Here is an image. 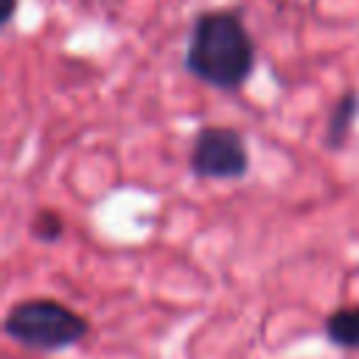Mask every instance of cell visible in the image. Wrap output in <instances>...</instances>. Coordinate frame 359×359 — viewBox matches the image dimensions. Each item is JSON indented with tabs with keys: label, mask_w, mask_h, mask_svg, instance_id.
Returning <instances> with one entry per match:
<instances>
[{
	"label": "cell",
	"mask_w": 359,
	"mask_h": 359,
	"mask_svg": "<svg viewBox=\"0 0 359 359\" xmlns=\"http://www.w3.org/2000/svg\"><path fill=\"white\" fill-rule=\"evenodd\" d=\"M182 65L213 90H238L255 67V45L241 17L230 8L202 11L191 25Z\"/></svg>",
	"instance_id": "cell-1"
},
{
	"label": "cell",
	"mask_w": 359,
	"mask_h": 359,
	"mask_svg": "<svg viewBox=\"0 0 359 359\" xmlns=\"http://www.w3.org/2000/svg\"><path fill=\"white\" fill-rule=\"evenodd\" d=\"M3 328L14 342L31 351H62L90 334V323L81 314L50 297L14 303L6 314Z\"/></svg>",
	"instance_id": "cell-2"
},
{
	"label": "cell",
	"mask_w": 359,
	"mask_h": 359,
	"mask_svg": "<svg viewBox=\"0 0 359 359\" xmlns=\"http://www.w3.org/2000/svg\"><path fill=\"white\" fill-rule=\"evenodd\" d=\"M188 163L196 180H241L250 171L247 143L230 126L199 129Z\"/></svg>",
	"instance_id": "cell-3"
},
{
	"label": "cell",
	"mask_w": 359,
	"mask_h": 359,
	"mask_svg": "<svg viewBox=\"0 0 359 359\" xmlns=\"http://www.w3.org/2000/svg\"><path fill=\"white\" fill-rule=\"evenodd\" d=\"M359 115V95L353 90L342 93L328 115V126H325V146L328 149H342L351 129H353V121Z\"/></svg>",
	"instance_id": "cell-4"
},
{
	"label": "cell",
	"mask_w": 359,
	"mask_h": 359,
	"mask_svg": "<svg viewBox=\"0 0 359 359\" xmlns=\"http://www.w3.org/2000/svg\"><path fill=\"white\" fill-rule=\"evenodd\" d=\"M325 337L339 348H359V306L331 311L325 320Z\"/></svg>",
	"instance_id": "cell-5"
},
{
	"label": "cell",
	"mask_w": 359,
	"mask_h": 359,
	"mask_svg": "<svg viewBox=\"0 0 359 359\" xmlns=\"http://www.w3.org/2000/svg\"><path fill=\"white\" fill-rule=\"evenodd\" d=\"M65 233V222L56 210H39L34 219H31V236L36 241H45V244H53L59 241Z\"/></svg>",
	"instance_id": "cell-6"
},
{
	"label": "cell",
	"mask_w": 359,
	"mask_h": 359,
	"mask_svg": "<svg viewBox=\"0 0 359 359\" xmlns=\"http://www.w3.org/2000/svg\"><path fill=\"white\" fill-rule=\"evenodd\" d=\"M14 8H17V0H3V25H8L11 22V17H14Z\"/></svg>",
	"instance_id": "cell-7"
}]
</instances>
